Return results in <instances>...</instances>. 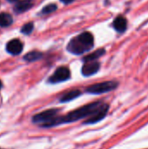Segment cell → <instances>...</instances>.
<instances>
[{"label":"cell","instance_id":"6da1fadb","mask_svg":"<svg viewBox=\"0 0 148 149\" xmlns=\"http://www.w3.org/2000/svg\"><path fill=\"white\" fill-rule=\"evenodd\" d=\"M105 104L106 103H103L101 101H97V102L88 104L86 106H84L79 109H76V110L69 113L65 117L55 118L46 127H52V126H56V125L63 124V123H70V122L76 121V120H79L85 117L89 118V117L92 116L93 114H95L99 110H100Z\"/></svg>","mask_w":148,"mask_h":149},{"label":"cell","instance_id":"7a4b0ae2","mask_svg":"<svg viewBox=\"0 0 148 149\" xmlns=\"http://www.w3.org/2000/svg\"><path fill=\"white\" fill-rule=\"evenodd\" d=\"M93 46V36L90 32H83L78 37L72 38L68 45L67 49L70 52L79 55L85 52L89 51Z\"/></svg>","mask_w":148,"mask_h":149},{"label":"cell","instance_id":"3957f363","mask_svg":"<svg viewBox=\"0 0 148 149\" xmlns=\"http://www.w3.org/2000/svg\"><path fill=\"white\" fill-rule=\"evenodd\" d=\"M118 86V83L115 81H106L102 83L94 84L87 87L86 92L92 94H101L111 92Z\"/></svg>","mask_w":148,"mask_h":149},{"label":"cell","instance_id":"277c9868","mask_svg":"<svg viewBox=\"0 0 148 149\" xmlns=\"http://www.w3.org/2000/svg\"><path fill=\"white\" fill-rule=\"evenodd\" d=\"M58 113V110H57V109L46 110L38 114H36L32 118V121L34 123L43 124L44 127H46L51 120H53L56 118V115Z\"/></svg>","mask_w":148,"mask_h":149},{"label":"cell","instance_id":"5b68a950","mask_svg":"<svg viewBox=\"0 0 148 149\" xmlns=\"http://www.w3.org/2000/svg\"><path fill=\"white\" fill-rule=\"evenodd\" d=\"M70 76H71V73H70L69 69L67 67L62 66V67L58 68L55 71V72L52 74V76L50 78L49 81L51 83H54V84L59 83V82L67 80L68 79H70Z\"/></svg>","mask_w":148,"mask_h":149},{"label":"cell","instance_id":"8992f818","mask_svg":"<svg viewBox=\"0 0 148 149\" xmlns=\"http://www.w3.org/2000/svg\"><path fill=\"white\" fill-rule=\"evenodd\" d=\"M108 110H109V106L106 103L100 110H99V111H98L95 114H93L92 116L89 117V118L85 120V124H93V123H97V122L100 121L101 120H103V119L106 117V115Z\"/></svg>","mask_w":148,"mask_h":149},{"label":"cell","instance_id":"52a82bcc","mask_svg":"<svg viewBox=\"0 0 148 149\" xmlns=\"http://www.w3.org/2000/svg\"><path fill=\"white\" fill-rule=\"evenodd\" d=\"M99 67H100L99 63L96 61L86 62V64H85L82 67V74L86 77L92 76L99 70Z\"/></svg>","mask_w":148,"mask_h":149},{"label":"cell","instance_id":"ba28073f","mask_svg":"<svg viewBox=\"0 0 148 149\" xmlns=\"http://www.w3.org/2000/svg\"><path fill=\"white\" fill-rule=\"evenodd\" d=\"M6 50L12 55H18L23 50V44L18 39L10 40L6 45Z\"/></svg>","mask_w":148,"mask_h":149},{"label":"cell","instance_id":"9c48e42d","mask_svg":"<svg viewBox=\"0 0 148 149\" xmlns=\"http://www.w3.org/2000/svg\"><path fill=\"white\" fill-rule=\"evenodd\" d=\"M113 27L119 32L125 31L126 27H127V20H126V18L122 17V16L117 17L113 21Z\"/></svg>","mask_w":148,"mask_h":149},{"label":"cell","instance_id":"30bf717a","mask_svg":"<svg viewBox=\"0 0 148 149\" xmlns=\"http://www.w3.org/2000/svg\"><path fill=\"white\" fill-rule=\"evenodd\" d=\"M32 5H33L32 0H21L16 4L14 10L17 13H21V12H24V11L28 10L29 9H31L32 7Z\"/></svg>","mask_w":148,"mask_h":149},{"label":"cell","instance_id":"8fae6325","mask_svg":"<svg viewBox=\"0 0 148 149\" xmlns=\"http://www.w3.org/2000/svg\"><path fill=\"white\" fill-rule=\"evenodd\" d=\"M81 94L80 91L79 90H73V91H71L67 93H65V95H63L60 99V101L61 102H68V101H71L76 98H78L79 95Z\"/></svg>","mask_w":148,"mask_h":149},{"label":"cell","instance_id":"7c38bea8","mask_svg":"<svg viewBox=\"0 0 148 149\" xmlns=\"http://www.w3.org/2000/svg\"><path fill=\"white\" fill-rule=\"evenodd\" d=\"M105 53H106V51H105L104 49H99V50H97V51L93 52L92 53H91V54L87 55V56L84 58V60H85V62L94 61L95 59H97V58H100L101 56H103Z\"/></svg>","mask_w":148,"mask_h":149},{"label":"cell","instance_id":"4fadbf2b","mask_svg":"<svg viewBox=\"0 0 148 149\" xmlns=\"http://www.w3.org/2000/svg\"><path fill=\"white\" fill-rule=\"evenodd\" d=\"M13 22L12 17L8 13H0V26L7 27Z\"/></svg>","mask_w":148,"mask_h":149},{"label":"cell","instance_id":"5bb4252c","mask_svg":"<svg viewBox=\"0 0 148 149\" xmlns=\"http://www.w3.org/2000/svg\"><path fill=\"white\" fill-rule=\"evenodd\" d=\"M42 57H43V53H42V52H37V51H33V52H31L27 53V54L24 57V60H26V61L32 62V61L40 59Z\"/></svg>","mask_w":148,"mask_h":149},{"label":"cell","instance_id":"9a60e30c","mask_svg":"<svg viewBox=\"0 0 148 149\" xmlns=\"http://www.w3.org/2000/svg\"><path fill=\"white\" fill-rule=\"evenodd\" d=\"M57 5L56 4H54V3H51V4H48V5H46L43 10H42V11H41V13L42 14H50V13H51V12H53V11H55L56 10H57Z\"/></svg>","mask_w":148,"mask_h":149},{"label":"cell","instance_id":"2e32d148","mask_svg":"<svg viewBox=\"0 0 148 149\" xmlns=\"http://www.w3.org/2000/svg\"><path fill=\"white\" fill-rule=\"evenodd\" d=\"M32 30H33V24L32 23H27L22 27L21 32H23L24 34L29 35L32 31Z\"/></svg>","mask_w":148,"mask_h":149},{"label":"cell","instance_id":"e0dca14e","mask_svg":"<svg viewBox=\"0 0 148 149\" xmlns=\"http://www.w3.org/2000/svg\"><path fill=\"white\" fill-rule=\"evenodd\" d=\"M61 2H63L64 3H72V1H74V0H60Z\"/></svg>","mask_w":148,"mask_h":149},{"label":"cell","instance_id":"ac0fdd59","mask_svg":"<svg viewBox=\"0 0 148 149\" xmlns=\"http://www.w3.org/2000/svg\"><path fill=\"white\" fill-rule=\"evenodd\" d=\"M8 2H10V3H13V2H16V1H17V0H7Z\"/></svg>","mask_w":148,"mask_h":149},{"label":"cell","instance_id":"d6986e66","mask_svg":"<svg viewBox=\"0 0 148 149\" xmlns=\"http://www.w3.org/2000/svg\"><path fill=\"white\" fill-rule=\"evenodd\" d=\"M2 88V82H1V80H0V89Z\"/></svg>","mask_w":148,"mask_h":149}]
</instances>
